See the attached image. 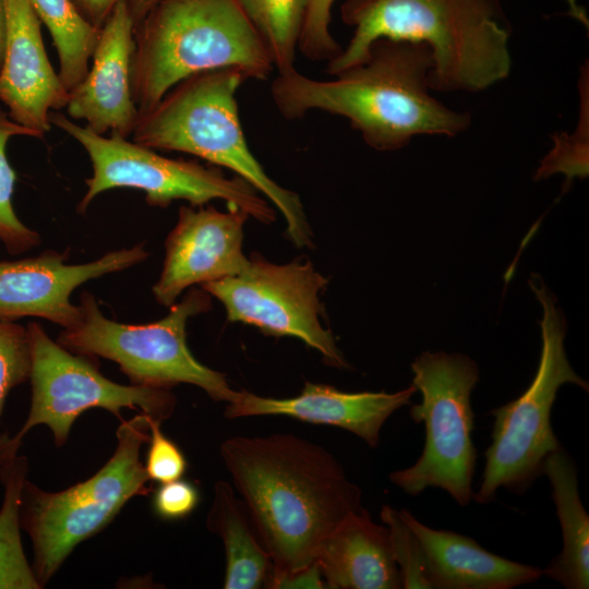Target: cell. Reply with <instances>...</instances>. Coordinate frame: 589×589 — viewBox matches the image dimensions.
I'll use <instances>...</instances> for the list:
<instances>
[{"label":"cell","mask_w":589,"mask_h":589,"mask_svg":"<svg viewBox=\"0 0 589 589\" xmlns=\"http://www.w3.org/2000/svg\"><path fill=\"white\" fill-rule=\"evenodd\" d=\"M220 456L273 573H292L315 562L324 539L364 508L360 488L323 446L275 433L233 436Z\"/></svg>","instance_id":"obj_1"},{"label":"cell","mask_w":589,"mask_h":589,"mask_svg":"<svg viewBox=\"0 0 589 589\" xmlns=\"http://www.w3.org/2000/svg\"><path fill=\"white\" fill-rule=\"evenodd\" d=\"M432 52L423 43L375 40L366 59L322 81L296 69L272 82L273 101L287 120L320 110L341 116L377 151H394L416 135L455 136L470 124L429 92Z\"/></svg>","instance_id":"obj_2"},{"label":"cell","mask_w":589,"mask_h":589,"mask_svg":"<svg viewBox=\"0 0 589 589\" xmlns=\"http://www.w3.org/2000/svg\"><path fill=\"white\" fill-rule=\"evenodd\" d=\"M341 17L354 32L327 62L332 75L363 62L381 38L430 48L431 89L479 92L510 71L509 29L497 0H346Z\"/></svg>","instance_id":"obj_3"},{"label":"cell","mask_w":589,"mask_h":589,"mask_svg":"<svg viewBox=\"0 0 589 589\" xmlns=\"http://www.w3.org/2000/svg\"><path fill=\"white\" fill-rule=\"evenodd\" d=\"M132 97L139 117L181 81L236 68L265 80L269 55L237 0H158L134 25Z\"/></svg>","instance_id":"obj_4"},{"label":"cell","mask_w":589,"mask_h":589,"mask_svg":"<svg viewBox=\"0 0 589 589\" xmlns=\"http://www.w3.org/2000/svg\"><path fill=\"white\" fill-rule=\"evenodd\" d=\"M245 80L241 70L226 68L181 81L137 118L132 140L153 149L188 153L231 170L277 207L293 244L311 248L312 231L299 195L269 178L248 146L236 98Z\"/></svg>","instance_id":"obj_5"},{"label":"cell","mask_w":589,"mask_h":589,"mask_svg":"<svg viewBox=\"0 0 589 589\" xmlns=\"http://www.w3.org/2000/svg\"><path fill=\"white\" fill-rule=\"evenodd\" d=\"M149 422L142 412L122 420L113 455L85 481L46 492L25 480L20 524L32 540V569L41 587L79 543L107 526L129 500L152 491L140 458L142 446L149 441Z\"/></svg>","instance_id":"obj_6"},{"label":"cell","mask_w":589,"mask_h":589,"mask_svg":"<svg viewBox=\"0 0 589 589\" xmlns=\"http://www.w3.org/2000/svg\"><path fill=\"white\" fill-rule=\"evenodd\" d=\"M529 285L543 311L539 365L534 378L518 398L489 412L494 417L492 443L484 453L482 480L472 498L479 504L494 501L502 488L522 494L543 474L546 458L562 447L551 424L560 387L570 383L589 389L588 382L567 359L566 323L555 298L541 277L531 275Z\"/></svg>","instance_id":"obj_7"},{"label":"cell","mask_w":589,"mask_h":589,"mask_svg":"<svg viewBox=\"0 0 589 589\" xmlns=\"http://www.w3.org/2000/svg\"><path fill=\"white\" fill-rule=\"evenodd\" d=\"M79 305L81 321L63 328L57 339L65 349L116 362L133 385L171 388L184 383L202 388L215 401L235 398L237 390L226 375L197 361L187 345L189 318L212 309L211 294L202 287L192 288L164 318L148 324L106 317L88 291L81 294Z\"/></svg>","instance_id":"obj_8"},{"label":"cell","mask_w":589,"mask_h":589,"mask_svg":"<svg viewBox=\"0 0 589 589\" xmlns=\"http://www.w3.org/2000/svg\"><path fill=\"white\" fill-rule=\"evenodd\" d=\"M49 122L76 140L89 157L93 173L85 180L87 190L76 207L81 215L98 194L128 188L145 192V201L153 207L165 208L177 200L196 207L223 200L261 223L271 224L276 218L268 202L249 182L236 175L227 177L219 167L165 157L127 137H106L59 111H50Z\"/></svg>","instance_id":"obj_9"},{"label":"cell","mask_w":589,"mask_h":589,"mask_svg":"<svg viewBox=\"0 0 589 589\" xmlns=\"http://www.w3.org/2000/svg\"><path fill=\"white\" fill-rule=\"evenodd\" d=\"M411 371L422 401L412 405L409 414L416 423H424V447L412 466L390 472L389 481L411 496L441 489L459 506H467L473 498L477 450L471 393L479 366L461 353L425 351L412 361Z\"/></svg>","instance_id":"obj_10"},{"label":"cell","mask_w":589,"mask_h":589,"mask_svg":"<svg viewBox=\"0 0 589 589\" xmlns=\"http://www.w3.org/2000/svg\"><path fill=\"white\" fill-rule=\"evenodd\" d=\"M31 345L32 399L20 431L10 437L19 447L25 434L38 424L47 425L57 446L67 442L77 417L103 408L121 419V410H140L163 422L173 412L177 399L170 388L115 383L99 372L89 357L74 353L52 340L41 324L26 326Z\"/></svg>","instance_id":"obj_11"},{"label":"cell","mask_w":589,"mask_h":589,"mask_svg":"<svg viewBox=\"0 0 589 589\" xmlns=\"http://www.w3.org/2000/svg\"><path fill=\"white\" fill-rule=\"evenodd\" d=\"M327 283L308 260L279 265L257 255L238 274L201 287L221 302L229 322L255 326L269 336L296 337L328 365L349 368L332 332L321 323L318 294Z\"/></svg>","instance_id":"obj_12"},{"label":"cell","mask_w":589,"mask_h":589,"mask_svg":"<svg viewBox=\"0 0 589 589\" xmlns=\"http://www.w3.org/2000/svg\"><path fill=\"white\" fill-rule=\"evenodd\" d=\"M69 252L46 250L14 261H0V321L32 316L62 328L75 326L82 316L70 296L82 284L128 269L148 257L145 242L105 253L84 264H68Z\"/></svg>","instance_id":"obj_13"},{"label":"cell","mask_w":589,"mask_h":589,"mask_svg":"<svg viewBox=\"0 0 589 589\" xmlns=\"http://www.w3.org/2000/svg\"><path fill=\"white\" fill-rule=\"evenodd\" d=\"M249 215L236 206L220 212L213 206H181L165 241V260L152 291L157 303L170 308L189 287L241 272L243 226Z\"/></svg>","instance_id":"obj_14"},{"label":"cell","mask_w":589,"mask_h":589,"mask_svg":"<svg viewBox=\"0 0 589 589\" xmlns=\"http://www.w3.org/2000/svg\"><path fill=\"white\" fill-rule=\"evenodd\" d=\"M7 35L0 70V100L16 123L41 139L51 129L50 111L65 108L69 91L45 50L41 22L28 0H4Z\"/></svg>","instance_id":"obj_15"},{"label":"cell","mask_w":589,"mask_h":589,"mask_svg":"<svg viewBox=\"0 0 589 589\" xmlns=\"http://www.w3.org/2000/svg\"><path fill=\"white\" fill-rule=\"evenodd\" d=\"M133 29L127 2L120 1L100 28L92 68L69 92L68 116L100 135L128 137L139 118L131 88Z\"/></svg>","instance_id":"obj_16"},{"label":"cell","mask_w":589,"mask_h":589,"mask_svg":"<svg viewBox=\"0 0 589 589\" xmlns=\"http://www.w3.org/2000/svg\"><path fill=\"white\" fill-rule=\"evenodd\" d=\"M416 392L413 384L395 393H348L332 385L311 382H305L300 394L290 398L264 397L240 389L227 404L224 414L227 419L286 416L344 429L363 440L370 447H376L386 420L399 408L410 404Z\"/></svg>","instance_id":"obj_17"},{"label":"cell","mask_w":589,"mask_h":589,"mask_svg":"<svg viewBox=\"0 0 589 589\" xmlns=\"http://www.w3.org/2000/svg\"><path fill=\"white\" fill-rule=\"evenodd\" d=\"M399 513L423 548L430 589H512L543 577L537 566L491 553L464 534L428 527L407 509Z\"/></svg>","instance_id":"obj_18"},{"label":"cell","mask_w":589,"mask_h":589,"mask_svg":"<svg viewBox=\"0 0 589 589\" xmlns=\"http://www.w3.org/2000/svg\"><path fill=\"white\" fill-rule=\"evenodd\" d=\"M315 562L329 589H399L387 527L362 508L347 516L321 543Z\"/></svg>","instance_id":"obj_19"},{"label":"cell","mask_w":589,"mask_h":589,"mask_svg":"<svg viewBox=\"0 0 589 589\" xmlns=\"http://www.w3.org/2000/svg\"><path fill=\"white\" fill-rule=\"evenodd\" d=\"M577 468L563 447L543 467L562 530L561 553L543 569V576L567 589L589 587V516L578 490Z\"/></svg>","instance_id":"obj_20"},{"label":"cell","mask_w":589,"mask_h":589,"mask_svg":"<svg viewBox=\"0 0 589 589\" xmlns=\"http://www.w3.org/2000/svg\"><path fill=\"white\" fill-rule=\"evenodd\" d=\"M207 529L224 544L226 570L224 588L257 589L266 584L272 561L263 546L249 514L233 488L217 481L206 517Z\"/></svg>","instance_id":"obj_21"},{"label":"cell","mask_w":589,"mask_h":589,"mask_svg":"<svg viewBox=\"0 0 589 589\" xmlns=\"http://www.w3.org/2000/svg\"><path fill=\"white\" fill-rule=\"evenodd\" d=\"M8 435L0 436V479L4 488L0 508V589H39L21 540L20 507L28 464L17 455Z\"/></svg>","instance_id":"obj_22"},{"label":"cell","mask_w":589,"mask_h":589,"mask_svg":"<svg viewBox=\"0 0 589 589\" xmlns=\"http://www.w3.org/2000/svg\"><path fill=\"white\" fill-rule=\"evenodd\" d=\"M50 32L59 58V77L70 92L88 73L100 29L88 23L73 0H28Z\"/></svg>","instance_id":"obj_23"},{"label":"cell","mask_w":589,"mask_h":589,"mask_svg":"<svg viewBox=\"0 0 589 589\" xmlns=\"http://www.w3.org/2000/svg\"><path fill=\"white\" fill-rule=\"evenodd\" d=\"M261 37L278 74L294 70L310 0H237Z\"/></svg>","instance_id":"obj_24"},{"label":"cell","mask_w":589,"mask_h":589,"mask_svg":"<svg viewBox=\"0 0 589 589\" xmlns=\"http://www.w3.org/2000/svg\"><path fill=\"white\" fill-rule=\"evenodd\" d=\"M41 136L14 122L0 107V241L7 251L17 255L40 244V235L27 227L16 215L12 197L16 175L7 157V145L11 137Z\"/></svg>","instance_id":"obj_25"},{"label":"cell","mask_w":589,"mask_h":589,"mask_svg":"<svg viewBox=\"0 0 589 589\" xmlns=\"http://www.w3.org/2000/svg\"><path fill=\"white\" fill-rule=\"evenodd\" d=\"M381 520L387 527L394 561L398 567L404 589H430L425 570L423 548L400 516L399 510L384 505Z\"/></svg>","instance_id":"obj_26"},{"label":"cell","mask_w":589,"mask_h":589,"mask_svg":"<svg viewBox=\"0 0 589 589\" xmlns=\"http://www.w3.org/2000/svg\"><path fill=\"white\" fill-rule=\"evenodd\" d=\"M29 372L27 328L13 321H0V414L10 390L26 382Z\"/></svg>","instance_id":"obj_27"},{"label":"cell","mask_w":589,"mask_h":589,"mask_svg":"<svg viewBox=\"0 0 589 589\" xmlns=\"http://www.w3.org/2000/svg\"><path fill=\"white\" fill-rule=\"evenodd\" d=\"M555 147L543 159L536 178L564 172L570 181L574 176L588 175V110L579 120L576 132L569 136H556Z\"/></svg>","instance_id":"obj_28"},{"label":"cell","mask_w":589,"mask_h":589,"mask_svg":"<svg viewBox=\"0 0 589 589\" xmlns=\"http://www.w3.org/2000/svg\"><path fill=\"white\" fill-rule=\"evenodd\" d=\"M335 0H310L298 50L309 60H332L341 47L332 36L329 24Z\"/></svg>","instance_id":"obj_29"},{"label":"cell","mask_w":589,"mask_h":589,"mask_svg":"<svg viewBox=\"0 0 589 589\" xmlns=\"http://www.w3.org/2000/svg\"><path fill=\"white\" fill-rule=\"evenodd\" d=\"M160 424L151 419L149 446L144 467L149 480L165 483L182 478L187 460L180 448L163 433Z\"/></svg>","instance_id":"obj_30"},{"label":"cell","mask_w":589,"mask_h":589,"mask_svg":"<svg viewBox=\"0 0 589 589\" xmlns=\"http://www.w3.org/2000/svg\"><path fill=\"white\" fill-rule=\"evenodd\" d=\"M200 502L197 488L181 478L160 483L153 496L155 513L163 519L177 520L189 516Z\"/></svg>","instance_id":"obj_31"},{"label":"cell","mask_w":589,"mask_h":589,"mask_svg":"<svg viewBox=\"0 0 589 589\" xmlns=\"http://www.w3.org/2000/svg\"><path fill=\"white\" fill-rule=\"evenodd\" d=\"M265 587L272 589H323L326 588V585L316 562H314L292 573L281 574L269 572Z\"/></svg>","instance_id":"obj_32"},{"label":"cell","mask_w":589,"mask_h":589,"mask_svg":"<svg viewBox=\"0 0 589 589\" xmlns=\"http://www.w3.org/2000/svg\"><path fill=\"white\" fill-rule=\"evenodd\" d=\"M83 17L97 28H101L115 7L123 0H73Z\"/></svg>","instance_id":"obj_33"},{"label":"cell","mask_w":589,"mask_h":589,"mask_svg":"<svg viewBox=\"0 0 589 589\" xmlns=\"http://www.w3.org/2000/svg\"><path fill=\"white\" fill-rule=\"evenodd\" d=\"M158 0H125L129 13L134 22V25L137 24L148 12V10L157 2Z\"/></svg>","instance_id":"obj_34"},{"label":"cell","mask_w":589,"mask_h":589,"mask_svg":"<svg viewBox=\"0 0 589 589\" xmlns=\"http://www.w3.org/2000/svg\"><path fill=\"white\" fill-rule=\"evenodd\" d=\"M5 35H7V13L4 0H0V70L4 57V47H5Z\"/></svg>","instance_id":"obj_35"}]
</instances>
